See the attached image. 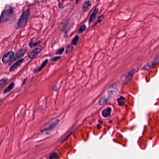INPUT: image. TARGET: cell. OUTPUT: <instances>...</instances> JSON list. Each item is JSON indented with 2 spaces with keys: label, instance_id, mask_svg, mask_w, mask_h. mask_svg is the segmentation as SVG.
I'll use <instances>...</instances> for the list:
<instances>
[{
  "label": "cell",
  "instance_id": "cell-1",
  "mask_svg": "<svg viewBox=\"0 0 159 159\" xmlns=\"http://www.w3.org/2000/svg\"><path fill=\"white\" fill-rule=\"evenodd\" d=\"M119 91L118 85L116 83L112 84L107 89L104 96L99 102L100 105H104L116 96Z\"/></svg>",
  "mask_w": 159,
  "mask_h": 159
},
{
  "label": "cell",
  "instance_id": "cell-2",
  "mask_svg": "<svg viewBox=\"0 0 159 159\" xmlns=\"http://www.w3.org/2000/svg\"><path fill=\"white\" fill-rule=\"evenodd\" d=\"M29 15L30 10L29 9L23 12L17 22V28H22L27 24L29 19Z\"/></svg>",
  "mask_w": 159,
  "mask_h": 159
},
{
  "label": "cell",
  "instance_id": "cell-3",
  "mask_svg": "<svg viewBox=\"0 0 159 159\" xmlns=\"http://www.w3.org/2000/svg\"><path fill=\"white\" fill-rule=\"evenodd\" d=\"M14 9L11 7L6 8L2 11L1 16V23H4L9 21L14 14Z\"/></svg>",
  "mask_w": 159,
  "mask_h": 159
},
{
  "label": "cell",
  "instance_id": "cell-4",
  "mask_svg": "<svg viewBox=\"0 0 159 159\" xmlns=\"http://www.w3.org/2000/svg\"><path fill=\"white\" fill-rule=\"evenodd\" d=\"M59 120L58 119H54L50 121H48L46 124H44L43 127L40 129L41 132L50 131L55 128L59 123Z\"/></svg>",
  "mask_w": 159,
  "mask_h": 159
},
{
  "label": "cell",
  "instance_id": "cell-5",
  "mask_svg": "<svg viewBox=\"0 0 159 159\" xmlns=\"http://www.w3.org/2000/svg\"><path fill=\"white\" fill-rule=\"evenodd\" d=\"M14 57V52L11 50L6 53L5 55L2 57V61L3 63H7L8 62L11 61Z\"/></svg>",
  "mask_w": 159,
  "mask_h": 159
},
{
  "label": "cell",
  "instance_id": "cell-6",
  "mask_svg": "<svg viewBox=\"0 0 159 159\" xmlns=\"http://www.w3.org/2000/svg\"><path fill=\"white\" fill-rule=\"evenodd\" d=\"M159 62V55H157V56L154 57L153 60H152V61H150V62H148V63L147 64L143 67L142 69H144V70H148L152 66H153L154 64L158 63Z\"/></svg>",
  "mask_w": 159,
  "mask_h": 159
},
{
  "label": "cell",
  "instance_id": "cell-7",
  "mask_svg": "<svg viewBox=\"0 0 159 159\" xmlns=\"http://www.w3.org/2000/svg\"><path fill=\"white\" fill-rule=\"evenodd\" d=\"M43 49V47L42 46H39L35 48L34 50H32L30 54L29 55V57L30 59H33Z\"/></svg>",
  "mask_w": 159,
  "mask_h": 159
},
{
  "label": "cell",
  "instance_id": "cell-8",
  "mask_svg": "<svg viewBox=\"0 0 159 159\" xmlns=\"http://www.w3.org/2000/svg\"><path fill=\"white\" fill-rule=\"evenodd\" d=\"M26 51H27V49H21L19 50L16 52L15 56L14 57L13 59L11 60L12 62L15 61V60L19 59V58H21L22 57L25 55Z\"/></svg>",
  "mask_w": 159,
  "mask_h": 159
},
{
  "label": "cell",
  "instance_id": "cell-9",
  "mask_svg": "<svg viewBox=\"0 0 159 159\" xmlns=\"http://www.w3.org/2000/svg\"><path fill=\"white\" fill-rule=\"evenodd\" d=\"M24 59L23 58H22V59H20V60H18L16 63L12 65V66L10 67V69H9V71H14L16 70V69L21 65L24 62Z\"/></svg>",
  "mask_w": 159,
  "mask_h": 159
},
{
  "label": "cell",
  "instance_id": "cell-10",
  "mask_svg": "<svg viewBox=\"0 0 159 159\" xmlns=\"http://www.w3.org/2000/svg\"><path fill=\"white\" fill-rule=\"evenodd\" d=\"M92 6V3L90 1H87L84 3L82 6V10L84 12H87Z\"/></svg>",
  "mask_w": 159,
  "mask_h": 159
},
{
  "label": "cell",
  "instance_id": "cell-11",
  "mask_svg": "<svg viewBox=\"0 0 159 159\" xmlns=\"http://www.w3.org/2000/svg\"><path fill=\"white\" fill-rule=\"evenodd\" d=\"M112 109L110 107H107L104 110H103L102 112V115L104 118H107L110 116L111 114Z\"/></svg>",
  "mask_w": 159,
  "mask_h": 159
},
{
  "label": "cell",
  "instance_id": "cell-12",
  "mask_svg": "<svg viewBox=\"0 0 159 159\" xmlns=\"http://www.w3.org/2000/svg\"><path fill=\"white\" fill-rule=\"evenodd\" d=\"M98 11L99 9L98 8L95 9L94 10H93V12L92 13L90 17L89 18V22L90 23H92L95 20V18L96 17V16H97L98 13Z\"/></svg>",
  "mask_w": 159,
  "mask_h": 159
},
{
  "label": "cell",
  "instance_id": "cell-13",
  "mask_svg": "<svg viewBox=\"0 0 159 159\" xmlns=\"http://www.w3.org/2000/svg\"><path fill=\"white\" fill-rule=\"evenodd\" d=\"M48 62V59H45V60L43 62L42 64H41V66H40V67H38V68H36V69H35L34 72H35V73H36V72H39L40 71L42 70L45 67V65H46Z\"/></svg>",
  "mask_w": 159,
  "mask_h": 159
},
{
  "label": "cell",
  "instance_id": "cell-14",
  "mask_svg": "<svg viewBox=\"0 0 159 159\" xmlns=\"http://www.w3.org/2000/svg\"><path fill=\"white\" fill-rule=\"evenodd\" d=\"M15 86V83L14 82L13 83H11L9 85L8 87H7L6 89L3 91V93L4 94H6V93H7L8 92H9L11 90H12L14 87Z\"/></svg>",
  "mask_w": 159,
  "mask_h": 159
},
{
  "label": "cell",
  "instance_id": "cell-15",
  "mask_svg": "<svg viewBox=\"0 0 159 159\" xmlns=\"http://www.w3.org/2000/svg\"><path fill=\"white\" fill-rule=\"evenodd\" d=\"M125 99L123 97H120V98H119L117 100V101L118 102L119 105L120 106L124 105H125Z\"/></svg>",
  "mask_w": 159,
  "mask_h": 159
},
{
  "label": "cell",
  "instance_id": "cell-16",
  "mask_svg": "<svg viewBox=\"0 0 159 159\" xmlns=\"http://www.w3.org/2000/svg\"><path fill=\"white\" fill-rule=\"evenodd\" d=\"M42 40H40V41H37V42H33V41L31 40L29 42V46L30 48H32V47H35V46H37V45H39L40 43H41V42H42Z\"/></svg>",
  "mask_w": 159,
  "mask_h": 159
},
{
  "label": "cell",
  "instance_id": "cell-17",
  "mask_svg": "<svg viewBox=\"0 0 159 159\" xmlns=\"http://www.w3.org/2000/svg\"><path fill=\"white\" fill-rule=\"evenodd\" d=\"M86 29V26L85 24L82 25V26H81V27L79 28V29H78V34H81V33H83V32L85 31Z\"/></svg>",
  "mask_w": 159,
  "mask_h": 159
},
{
  "label": "cell",
  "instance_id": "cell-18",
  "mask_svg": "<svg viewBox=\"0 0 159 159\" xmlns=\"http://www.w3.org/2000/svg\"><path fill=\"white\" fill-rule=\"evenodd\" d=\"M79 40V37L78 36L76 35L73 38L72 41V44L74 45H76L78 43V41Z\"/></svg>",
  "mask_w": 159,
  "mask_h": 159
},
{
  "label": "cell",
  "instance_id": "cell-19",
  "mask_svg": "<svg viewBox=\"0 0 159 159\" xmlns=\"http://www.w3.org/2000/svg\"><path fill=\"white\" fill-rule=\"evenodd\" d=\"M104 18V16L103 15H101V16H99L98 19L97 21L96 22V23L93 25V27L95 26V25H97L99 23H101L103 21V19Z\"/></svg>",
  "mask_w": 159,
  "mask_h": 159
},
{
  "label": "cell",
  "instance_id": "cell-20",
  "mask_svg": "<svg viewBox=\"0 0 159 159\" xmlns=\"http://www.w3.org/2000/svg\"><path fill=\"white\" fill-rule=\"evenodd\" d=\"M73 50V47L71 45H70L68 46V47L66 48V51H65V53L66 54H69L70 53L71 51Z\"/></svg>",
  "mask_w": 159,
  "mask_h": 159
},
{
  "label": "cell",
  "instance_id": "cell-21",
  "mask_svg": "<svg viewBox=\"0 0 159 159\" xmlns=\"http://www.w3.org/2000/svg\"><path fill=\"white\" fill-rule=\"evenodd\" d=\"M64 47H62V48H60L59 49L57 50L56 53L57 55H61L62 53H63L64 51Z\"/></svg>",
  "mask_w": 159,
  "mask_h": 159
},
{
  "label": "cell",
  "instance_id": "cell-22",
  "mask_svg": "<svg viewBox=\"0 0 159 159\" xmlns=\"http://www.w3.org/2000/svg\"><path fill=\"white\" fill-rule=\"evenodd\" d=\"M57 154L56 153H52L49 157L50 159H57Z\"/></svg>",
  "mask_w": 159,
  "mask_h": 159
},
{
  "label": "cell",
  "instance_id": "cell-23",
  "mask_svg": "<svg viewBox=\"0 0 159 159\" xmlns=\"http://www.w3.org/2000/svg\"><path fill=\"white\" fill-rule=\"evenodd\" d=\"M7 79L6 78H3V79H2L1 80V87H2L3 85H5L6 84V83H7Z\"/></svg>",
  "mask_w": 159,
  "mask_h": 159
},
{
  "label": "cell",
  "instance_id": "cell-24",
  "mask_svg": "<svg viewBox=\"0 0 159 159\" xmlns=\"http://www.w3.org/2000/svg\"><path fill=\"white\" fill-rule=\"evenodd\" d=\"M134 69H133V70L131 71L128 72V74H127V76H126V78H132L131 77H132L134 73Z\"/></svg>",
  "mask_w": 159,
  "mask_h": 159
},
{
  "label": "cell",
  "instance_id": "cell-25",
  "mask_svg": "<svg viewBox=\"0 0 159 159\" xmlns=\"http://www.w3.org/2000/svg\"><path fill=\"white\" fill-rule=\"evenodd\" d=\"M61 58V57L60 56H57V57H53L52 59V61H56L57 60H59L60 59V58Z\"/></svg>",
  "mask_w": 159,
  "mask_h": 159
},
{
  "label": "cell",
  "instance_id": "cell-26",
  "mask_svg": "<svg viewBox=\"0 0 159 159\" xmlns=\"http://www.w3.org/2000/svg\"><path fill=\"white\" fill-rule=\"evenodd\" d=\"M80 0H76V4H78V2H80Z\"/></svg>",
  "mask_w": 159,
  "mask_h": 159
}]
</instances>
